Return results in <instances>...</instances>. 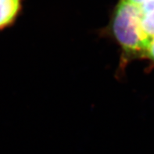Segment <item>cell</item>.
Segmentation results:
<instances>
[{"mask_svg": "<svg viewBox=\"0 0 154 154\" xmlns=\"http://www.w3.org/2000/svg\"><path fill=\"white\" fill-rule=\"evenodd\" d=\"M112 31L126 54H146L151 39L143 29L139 6L121 0L113 16Z\"/></svg>", "mask_w": 154, "mask_h": 154, "instance_id": "6da1fadb", "label": "cell"}, {"mask_svg": "<svg viewBox=\"0 0 154 154\" xmlns=\"http://www.w3.org/2000/svg\"><path fill=\"white\" fill-rule=\"evenodd\" d=\"M21 8L22 0H0V31L14 25Z\"/></svg>", "mask_w": 154, "mask_h": 154, "instance_id": "7a4b0ae2", "label": "cell"}, {"mask_svg": "<svg viewBox=\"0 0 154 154\" xmlns=\"http://www.w3.org/2000/svg\"><path fill=\"white\" fill-rule=\"evenodd\" d=\"M142 24L149 37H154V0H145L140 6Z\"/></svg>", "mask_w": 154, "mask_h": 154, "instance_id": "3957f363", "label": "cell"}, {"mask_svg": "<svg viewBox=\"0 0 154 154\" xmlns=\"http://www.w3.org/2000/svg\"><path fill=\"white\" fill-rule=\"evenodd\" d=\"M146 55H147L151 60L154 61V37L151 39L150 43H149L148 48H147Z\"/></svg>", "mask_w": 154, "mask_h": 154, "instance_id": "277c9868", "label": "cell"}, {"mask_svg": "<svg viewBox=\"0 0 154 154\" xmlns=\"http://www.w3.org/2000/svg\"><path fill=\"white\" fill-rule=\"evenodd\" d=\"M125 1H127V2H130L131 4H134L135 6H140L145 0H125Z\"/></svg>", "mask_w": 154, "mask_h": 154, "instance_id": "5b68a950", "label": "cell"}]
</instances>
